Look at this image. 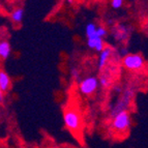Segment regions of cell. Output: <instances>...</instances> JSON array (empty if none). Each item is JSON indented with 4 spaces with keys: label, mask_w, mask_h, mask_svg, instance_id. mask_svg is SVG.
Wrapping results in <instances>:
<instances>
[{
    "label": "cell",
    "mask_w": 148,
    "mask_h": 148,
    "mask_svg": "<svg viewBox=\"0 0 148 148\" xmlns=\"http://www.w3.org/2000/svg\"><path fill=\"white\" fill-rule=\"evenodd\" d=\"M96 29H97V25L94 22H90L86 25L85 34H86L87 38V47L88 49L101 53L106 47H105L104 40L99 37L96 34Z\"/></svg>",
    "instance_id": "2"
},
{
    "label": "cell",
    "mask_w": 148,
    "mask_h": 148,
    "mask_svg": "<svg viewBox=\"0 0 148 148\" xmlns=\"http://www.w3.org/2000/svg\"><path fill=\"white\" fill-rule=\"evenodd\" d=\"M96 34L97 36L101 37L104 40L105 37L108 36V30H107L106 27H104L103 25H97V29H96Z\"/></svg>",
    "instance_id": "14"
},
{
    "label": "cell",
    "mask_w": 148,
    "mask_h": 148,
    "mask_svg": "<svg viewBox=\"0 0 148 148\" xmlns=\"http://www.w3.org/2000/svg\"><path fill=\"white\" fill-rule=\"evenodd\" d=\"M123 89L124 88H122V86H121V85H119V84H115L113 86V91L115 92V93L119 94V95H120V94L122 93Z\"/></svg>",
    "instance_id": "17"
},
{
    "label": "cell",
    "mask_w": 148,
    "mask_h": 148,
    "mask_svg": "<svg viewBox=\"0 0 148 148\" xmlns=\"http://www.w3.org/2000/svg\"><path fill=\"white\" fill-rule=\"evenodd\" d=\"M10 78L8 76V73H5L4 71L0 72V92L4 93L10 90Z\"/></svg>",
    "instance_id": "10"
},
{
    "label": "cell",
    "mask_w": 148,
    "mask_h": 148,
    "mask_svg": "<svg viewBox=\"0 0 148 148\" xmlns=\"http://www.w3.org/2000/svg\"><path fill=\"white\" fill-rule=\"evenodd\" d=\"M63 122L65 127L69 128V131L78 132L81 127L82 119L77 110L69 108L63 112Z\"/></svg>",
    "instance_id": "4"
},
{
    "label": "cell",
    "mask_w": 148,
    "mask_h": 148,
    "mask_svg": "<svg viewBox=\"0 0 148 148\" xmlns=\"http://www.w3.org/2000/svg\"><path fill=\"white\" fill-rule=\"evenodd\" d=\"M25 10L23 6H17V8H12V10L10 12V18L14 24H20L23 21L24 18Z\"/></svg>",
    "instance_id": "9"
},
{
    "label": "cell",
    "mask_w": 148,
    "mask_h": 148,
    "mask_svg": "<svg viewBox=\"0 0 148 148\" xmlns=\"http://www.w3.org/2000/svg\"><path fill=\"white\" fill-rule=\"evenodd\" d=\"M128 54H130V53H128L127 48H126V47H122V48H120V49H119L118 53H117V56L120 57V58H122V59H123L124 57L127 56Z\"/></svg>",
    "instance_id": "16"
},
{
    "label": "cell",
    "mask_w": 148,
    "mask_h": 148,
    "mask_svg": "<svg viewBox=\"0 0 148 148\" xmlns=\"http://www.w3.org/2000/svg\"><path fill=\"white\" fill-rule=\"evenodd\" d=\"M121 64L127 71H141L145 66V60L143 56L139 53H130L123 59H121Z\"/></svg>",
    "instance_id": "6"
},
{
    "label": "cell",
    "mask_w": 148,
    "mask_h": 148,
    "mask_svg": "<svg viewBox=\"0 0 148 148\" xmlns=\"http://www.w3.org/2000/svg\"><path fill=\"white\" fill-rule=\"evenodd\" d=\"M99 80V85H101V87H104V88H108V87H110L112 84V78L109 72L101 74Z\"/></svg>",
    "instance_id": "12"
},
{
    "label": "cell",
    "mask_w": 148,
    "mask_h": 148,
    "mask_svg": "<svg viewBox=\"0 0 148 148\" xmlns=\"http://www.w3.org/2000/svg\"><path fill=\"white\" fill-rule=\"evenodd\" d=\"M147 23H148V20H147Z\"/></svg>",
    "instance_id": "18"
},
{
    "label": "cell",
    "mask_w": 148,
    "mask_h": 148,
    "mask_svg": "<svg viewBox=\"0 0 148 148\" xmlns=\"http://www.w3.org/2000/svg\"><path fill=\"white\" fill-rule=\"evenodd\" d=\"M113 49L111 47H106L99 55V59H97V69L99 71H103L106 69L107 64H108L109 60L113 56Z\"/></svg>",
    "instance_id": "8"
},
{
    "label": "cell",
    "mask_w": 148,
    "mask_h": 148,
    "mask_svg": "<svg viewBox=\"0 0 148 148\" xmlns=\"http://www.w3.org/2000/svg\"><path fill=\"white\" fill-rule=\"evenodd\" d=\"M111 128L118 133H124L128 131L132 125V115L128 111L122 112L111 119Z\"/></svg>",
    "instance_id": "3"
},
{
    "label": "cell",
    "mask_w": 148,
    "mask_h": 148,
    "mask_svg": "<svg viewBox=\"0 0 148 148\" xmlns=\"http://www.w3.org/2000/svg\"><path fill=\"white\" fill-rule=\"evenodd\" d=\"M124 1L123 0H112L110 4H111V8L113 10H119V8H122V5H123Z\"/></svg>",
    "instance_id": "15"
},
{
    "label": "cell",
    "mask_w": 148,
    "mask_h": 148,
    "mask_svg": "<svg viewBox=\"0 0 148 148\" xmlns=\"http://www.w3.org/2000/svg\"><path fill=\"white\" fill-rule=\"evenodd\" d=\"M69 75H71V78H72L73 81L78 82L80 83L81 82V69L77 66H73L69 69Z\"/></svg>",
    "instance_id": "13"
},
{
    "label": "cell",
    "mask_w": 148,
    "mask_h": 148,
    "mask_svg": "<svg viewBox=\"0 0 148 148\" xmlns=\"http://www.w3.org/2000/svg\"><path fill=\"white\" fill-rule=\"evenodd\" d=\"M12 54V46L8 40H2L0 42V57L2 60H6Z\"/></svg>",
    "instance_id": "11"
},
{
    "label": "cell",
    "mask_w": 148,
    "mask_h": 148,
    "mask_svg": "<svg viewBox=\"0 0 148 148\" xmlns=\"http://www.w3.org/2000/svg\"><path fill=\"white\" fill-rule=\"evenodd\" d=\"M135 92H136V89L133 86H127L123 89V91L119 95L118 99L114 103V105L110 109L109 116L111 117V119L116 115H118L119 113L128 111V109L132 105V101L135 97Z\"/></svg>",
    "instance_id": "1"
},
{
    "label": "cell",
    "mask_w": 148,
    "mask_h": 148,
    "mask_svg": "<svg viewBox=\"0 0 148 148\" xmlns=\"http://www.w3.org/2000/svg\"><path fill=\"white\" fill-rule=\"evenodd\" d=\"M131 34V29L128 26L124 24H119L116 27L114 28L113 31V37L114 40L118 42H122L124 40H126Z\"/></svg>",
    "instance_id": "7"
},
{
    "label": "cell",
    "mask_w": 148,
    "mask_h": 148,
    "mask_svg": "<svg viewBox=\"0 0 148 148\" xmlns=\"http://www.w3.org/2000/svg\"><path fill=\"white\" fill-rule=\"evenodd\" d=\"M99 86V80L95 76H87L83 78L80 83H78L79 91L86 96H90L95 93Z\"/></svg>",
    "instance_id": "5"
}]
</instances>
